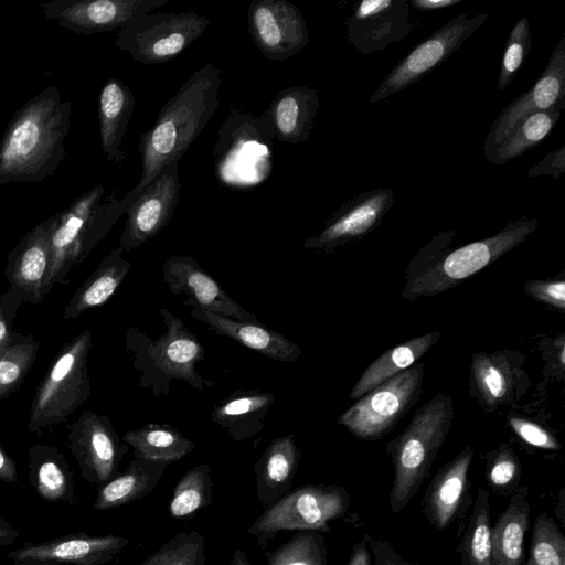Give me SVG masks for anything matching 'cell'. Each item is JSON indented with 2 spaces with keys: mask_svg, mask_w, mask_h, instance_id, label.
Masks as SVG:
<instances>
[{
  "mask_svg": "<svg viewBox=\"0 0 565 565\" xmlns=\"http://www.w3.org/2000/svg\"><path fill=\"white\" fill-rule=\"evenodd\" d=\"M220 87V68L207 63L162 106L139 139L142 171L135 188L120 200L124 213L164 167L181 160L217 109Z\"/></svg>",
  "mask_w": 565,
  "mask_h": 565,
  "instance_id": "1",
  "label": "cell"
},
{
  "mask_svg": "<svg viewBox=\"0 0 565 565\" xmlns=\"http://www.w3.org/2000/svg\"><path fill=\"white\" fill-rule=\"evenodd\" d=\"M72 104L56 86L29 99L11 118L0 140V185L39 182L51 177L65 158Z\"/></svg>",
  "mask_w": 565,
  "mask_h": 565,
  "instance_id": "2",
  "label": "cell"
},
{
  "mask_svg": "<svg viewBox=\"0 0 565 565\" xmlns=\"http://www.w3.org/2000/svg\"><path fill=\"white\" fill-rule=\"evenodd\" d=\"M159 313L166 323V332L157 339L150 338L137 327L125 332V349L132 358V366L140 372L138 384L150 388L154 397L168 395L175 380L204 392L213 381L203 377L195 365L205 359L199 338L184 322L167 308Z\"/></svg>",
  "mask_w": 565,
  "mask_h": 565,
  "instance_id": "3",
  "label": "cell"
},
{
  "mask_svg": "<svg viewBox=\"0 0 565 565\" xmlns=\"http://www.w3.org/2000/svg\"><path fill=\"white\" fill-rule=\"evenodd\" d=\"M455 418L452 397L439 392L416 409L406 428L387 443L394 466L390 505L401 512L417 493Z\"/></svg>",
  "mask_w": 565,
  "mask_h": 565,
  "instance_id": "4",
  "label": "cell"
},
{
  "mask_svg": "<svg viewBox=\"0 0 565 565\" xmlns=\"http://www.w3.org/2000/svg\"><path fill=\"white\" fill-rule=\"evenodd\" d=\"M106 190L95 185L77 196L66 209L55 213V221L49 237L50 265L43 295L55 284H70L68 273L83 263L96 244L125 214L120 200L115 195L105 196Z\"/></svg>",
  "mask_w": 565,
  "mask_h": 565,
  "instance_id": "5",
  "label": "cell"
},
{
  "mask_svg": "<svg viewBox=\"0 0 565 565\" xmlns=\"http://www.w3.org/2000/svg\"><path fill=\"white\" fill-rule=\"evenodd\" d=\"M92 331L85 330L66 342L40 382L31 403L26 429L43 428L67 420L90 396L88 354Z\"/></svg>",
  "mask_w": 565,
  "mask_h": 565,
  "instance_id": "6",
  "label": "cell"
},
{
  "mask_svg": "<svg viewBox=\"0 0 565 565\" xmlns=\"http://www.w3.org/2000/svg\"><path fill=\"white\" fill-rule=\"evenodd\" d=\"M539 226L536 218L523 216L510 221L497 234L445 252L430 267L406 280L402 296L406 300L431 297L470 278L521 245Z\"/></svg>",
  "mask_w": 565,
  "mask_h": 565,
  "instance_id": "7",
  "label": "cell"
},
{
  "mask_svg": "<svg viewBox=\"0 0 565 565\" xmlns=\"http://www.w3.org/2000/svg\"><path fill=\"white\" fill-rule=\"evenodd\" d=\"M350 504V494L340 486L303 484L288 491L265 509L248 527L260 548L285 531L329 532V522L342 518Z\"/></svg>",
  "mask_w": 565,
  "mask_h": 565,
  "instance_id": "8",
  "label": "cell"
},
{
  "mask_svg": "<svg viewBox=\"0 0 565 565\" xmlns=\"http://www.w3.org/2000/svg\"><path fill=\"white\" fill-rule=\"evenodd\" d=\"M210 20L195 12L148 13L116 34L115 45L140 64L166 63L183 53L207 29Z\"/></svg>",
  "mask_w": 565,
  "mask_h": 565,
  "instance_id": "9",
  "label": "cell"
},
{
  "mask_svg": "<svg viewBox=\"0 0 565 565\" xmlns=\"http://www.w3.org/2000/svg\"><path fill=\"white\" fill-rule=\"evenodd\" d=\"M424 376L425 365L415 363L360 397L337 418L338 424L359 439H381L416 404Z\"/></svg>",
  "mask_w": 565,
  "mask_h": 565,
  "instance_id": "10",
  "label": "cell"
},
{
  "mask_svg": "<svg viewBox=\"0 0 565 565\" xmlns=\"http://www.w3.org/2000/svg\"><path fill=\"white\" fill-rule=\"evenodd\" d=\"M488 18V13L468 17L462 12L440 26L397 62L371 95L370 103L388 98L419 81L452 55Z\"/></svg>",
  "mask_w": 565,
  "mask_h": 565,
  "instance_id": "11",
  "label": "cell"
},
{
  "mask_svg": "<svg viewBox=\"0 0 565 565\" xmlns=\"http://www.w3.org/2000/svg\"><path fill=\"white\" fill-rule=\"evenodd\" d=\"M66 440L84 479L97 486L119 475V465L129 447L106 415L88 409L68 426Z\"/></svg>",
  "mask_w": 565,
  "mask_h": 565,
  "instance_id": "12",
  "label": "cell"
},
{
  "mask_svg": "<svg viewBox=\"0 0 565 565\" xmlns=\"http://www.w3.org/2000/svg\"><path fill=\"white\" fill-rule=\"evenodd\" d=\"M247 24L254 44L270 61L285 62L309 42L302 13L286 0H253L247 10Z\"/></svg>",
  "mask_w": 565,
  "mask_h": 565,
  "instance_id": "13",
  "label": "cell"
},
{
  "mask_svg": "<svg viewBox=\"0 0 565 565\" xmlns=\"http://www.w3.org/2000/svg\"><path fill=\"white\" fill-rule=\"evenodd\" d=\"M170 0H51L42 3L45 18L77 34L92 35L122 29Z\"/></svg>",
  "mask_w": 565,
  "mask_h": 565,
  "instance_id": "14",
  "label": "cell"
},
{
  "mask_svg": "<svg viewBox=\"0 0 565 565\" xmlns=\"http://www.w3.org/2000/svg\"><path fill=\"white\" fill-rule=\"evenodd\" d=\"M393 203L394 193L386 188L359 193L326 221L319 234L307 238L303 247L315 253H332L360 241L380 226Z\"/></svg>",
  "mask_w": 565,
  "mask_h": 565,
  "instance_id": "15",
  "label": "cell"
},
{
  "mask_svg": "<svg viewBox=\"0 0 565 565\" xmlns=\"http://www.w3.org/2000/svg\"><path fill=\"white\" fill-rule=\"evenodd\" d=\"M469 374L470 395L486 412L518 402L531 385L524 355L508 349L475 353Z\"/></svg>",
  "mask_w": 565,
  "mask_h": 565,
  "instance_id": "16",
  "label": "cell"
},
{
  "mask_svg": "<svg viewBox=\"0 0 565 565\" xmlns=\"http://www.w3.org/2000/svg\"><path fill=\"white\" fill-rule=\"evenodd\" d=\"M179 161L164 167L127 210L119 246L129 253L170 222L180 199Z\"/></svg>",
  "mask_w": 565,
  "mask_h": 565,
  "instance_id": "17",
  "label": "cell"
},
{
  "mask_svg": "<svg viewBox=\"0 0 565 565\" xmlns=\"http://www.w3.org/2000/svg\"><path fill=\"white\" fill-rule=\"evenodd\" d=\"M565 107V34L554 46L547 65L534 85L514 98L495 118L484 140V156L527 115Z\"/></svg>",
  "mask_w": 565,
  "mask_h": 565,
  "instance_id": "18",
  "label": "cell"
},
{
  "mask_svg": "<svg viewBox=\"0 0 565 565\" xmlns=\"http://www.w3.org/2000/svg\"><path fill=\"white\" fill-rule=\"evenodd\" d=\"M162 278L175 296H184L182 305L232 319L260 322L244 309L200 264L188 255H172L162 264Z\"/></svg>",
  "mask_w": 565,
  "mask_h": 565,
  "instance_id": "19",
  "label": "cell"
},
{
  "mask_svg": "<svg viewBox=\"0 0 565 565\" xmlns=\"http://www.w3.org/2000/svg\"><path fill=\"white\" fill-rule=\"evenodd\" d=\"M414 30L405 0H363L348 20V40L362 54L384 51Z\"/></svg>",
  "mask_w": 565,
  "mask_h": 565,
  "instance_id": "20",
  "label": "cell"
},
{
  "mask_svg": "<svg viewBox=\"0 0 565 565\" xmlns=\"http://www.w3.org/2000/svg\"><path fill=\"white\" fill-rule=\"evenodd\" d=\"M55 214L25 233L9 253L4 275L23 303L39 305L49 271V237Z\"/></svg>",
  "mask_w": 565,
  "mask_h": 565,
  "instance_id": "21",
  "label": "cell"
},
{
  "mask_svg": "<svg viewBox=\"0 0 565 565\" xmlns=\"http://www.w3.org/2000/svg\"><path fill=\"white\" fill-rule=\"evenodd\" d=\"M129 544L119 535L75 534L39 544H25L8 557L15 563L35 561L66 565H106Z\"/></svg>",
  "mask_w": 565,
  "mask_h": 565,
  "instance_id": "22",
  "label": "cell"
},
{
  "mask_svg": "<svg viewBox=\"0 0 565 565\" xmlns=\"http://www.w3.org/2000/svg\"><path fill=\"white\" fill-rule=\"evenodd\" d=\"M190 316L205 324L210 331L230 338L268 359L290 363L298 361L302 354L298 344L262 322L241 321L202 309H192Z\"/></svg>",
  "mask_w": 565,
  "mask_h": 565,
  "instance_id": "23",
  "label": "cell"
},
{
  "mask_svg": "<svg viewBox=\"0 0 565 565\" xmlns=\"http://www.w3.org/2000/svg\"><path fill=\"white\" fill-rule=\"evenodd\" d=\"M472 458V448L465 447L437 471L427 488L423 513L440 531L448 526L461 503Z\"/></svg>",
  "mask_w": 565,
  "mask_h": 565,
  "instance_id": "24",
  "label": "cell"
},
{
  "mask_svg": "<svg viewBox=\"0 0 565 565\" xmlns=\"http://www.w3.org/2000/svg\"><path fill=\"white\" fill-rule=\"evenodd\" d=\"M300 451L292 434L274 438L256 463V499L268 508L290 491L297 473Z\"/></svg>",
  "mask_w": 565,
  "mask_h": 565,
  "instance_id": "25",
  "label": "cell"
},
{
  "mask_svg": "<svg viewBox=\"0 0 565 565\" xmlns=\"http://www.w3.org/2000/svg\"><path fill=\"white\" fill-rule=\"evenodd\" d=\"M275 402V394L255 388L232 392L214 404L211 420L241 443L260 433Z\"/></svg>",
  "mask_w": 565,
  "mask_h": 565,
  "instance_id": "26",
  "label": "cell"
},
{
  "mask_svg": "<svg viewBox=\"0 0 565 565\" xmlns=\"http://www.w3.org/2000/svg\"><path fill=\"white\" fill-rule=\"evenodd\" d=\"M319 107V97L313 88L298 85L282 89L271 100L267 113L274 135L287 143L306 141Z\"/></svg>",
  "mask_w": 565,
  "mask_h": 565,
  "instance_id": "27",
  "label": "cell"
},
{
  "mask_svg": "<svg viewBox=\"0 0 565 565\" xmlns=\"http://www.w3.org/2000/svg\"><path fill=\"white\" fill-rule=\"evenodd\" d=\"M130 87L118 78L107 79L98 95V124L103 152L106 159L119 164L126 153L121 149L135 109Z\"/></svg>",
  "mask_w": 565,
  "mask_h": 565,
  "instance_id": "28",
  "label": "cell"
},
{
  "mask_svg": "<svg viewBox=\"0 0 565 565\" xmlns=\"http://www.w3.org/2000/svg\"><path fill=\"white\" fill-rule=\"evenodd\" d=\"M124 253L118 246L102 259L65 306L63 319H75L89 309L105 305L115 295L131 267Z\"/></svg>",
  "mask_w": 565,
  "mask_h": 565,
  "instance_id": "29",
  "label": "cell"
},
{
  "mask_svg": "<svg viewBox=\"0 0 565 565\" xmlns=\"http://www.w3.org/2000/svg\"><path fill=\"white\" fill-rule=\"evenodd\" d=\"M529 524L527 490L520 487L491 529V565L524 564V539Z\"/></svg>",
  "mask_w": 565,
  "mask_h": 565,
  "instance_id": "30",
  "label": "cell"
},
{
  "mask_svg": "<svg viewBox=\"0 0 565 565\" xmlns=\"http://www.w3.org/2000/svg\"><path fill=\"white\" fill-rule=\"evenodd\" d=\"M439 331H430L383 352L361 374L349 398L359 399L384 381L407 370L423 358L439 340Z\"/></svg>",
  "mask_w": 565,
  "mask_h": 565,
  "instance_id": "31",
  "label": "cell"
},
{
  "mask_svg": "<svg viewBox=\"0 0 565 565\" xmlns=\"http://www.w3.org/2000/svg\"><path fill=\"white\" fill-rule=\"evenodd\" d=\"M167 467L135 457L124 473L100 486L93 508L104 511L148 497L156 489Z\"/></svg>",
  "mask_w": 565,
  "mask_h": 565,
  "instance_id": "32",
  "label": "cell"
},
{
  "mask_svg": "<svg viewBox=\"0 0 565 565\" xmlns=\"http://www.w3.org/2000/svg\"><path fill=\"white\" fill-rule=\"evenodd\" d=\"M130 446L136 458L171 465L195 448V443L169 424L148 423L128 430L121 437Z\"/></svg>",
  "mask_w": 565,
  "mask_h": 565,
  "instance_id": "33",
  "label": "cell"
},
{
  "mask_svg": "<svg viewBox=\"0 0 565 565\" xmlns=\"http://www.w3.org/2000/svg\"><path fill=\"white\" fill-rule=\"evenodd\" d=\"M30 479L39 495L51 502L70 501L73 497V475L57 448L33 445L28 451Z\"/></svg>",
  "mask_w": 565,
  "mask_h": 565,
  "instance_id": "34",
  "label": "cell"
},
{
  "mask_svg": "<svg viewBox=\"0 0 565 565\" xmlns=\"http://www.w3.org/2000/svg\"><path fill=\"white\" fill-rule=\"evenodd\" d=\"M561 110L535 111L524 117L486 157L494 164H505L541 143L559 121Z\"/></svg>",
  "mask_w": 565,
  "mask_h": 565,
  "instance_id": "35",
  "label": "cell"
},
{
  "mask_svg": "<svg viewBox=\"0 0 565 565\" xmlns=\"http://www.w3.org/2000/svg\"><path fill=\"white\" fill-rule=\"evenodd\" d=\"M491 529L489 492L480 488L465 535L458 546L461 565H491Z\"/></svg>",
  "mask_w": 565,
  "mask_h": 565,
  "instance_id": "36",
  "label": "cell"
},
{
  "mask_svg": "<svg viewBox=\"0 0 565 565\" xmlns=\"http://www.w3.org/2000/svg\"><path fill=\"white\" fill-rule=\"evenodd\" d=\"M211 502V467L201 463L189 469L175 484L169 513L174 519H185L209 507Z\"/></svg>",
  "mask_w": 565,
  "mask_h": 565,
  "instance_id": "37",
  "label": "cell"
},
{
  "mask_svg": "<svg viewBox=\"0 0 565 565\" xmlns=\"http://www.w3.org/2000/svg\"><path fill=\"white\" fill-rule=\"evenodd\" d=\"M39 345L33 335L14 331L10 342L0 350V399L20 387L35 361Z\"/></svg>",
  "mask_w": 565,
  "mask_h": 565,
  "instance_id": "38",
  "label": "cell"
},
{
  "mask_svg": "<svg viewBox=\"0 0 565 565\" xmlns=\"http://www.w3.org/2000/svg\"><path fill=\"white\" fill-rule=\"evenodd\" d=\"M266 557L267 565H327V547L320 533L299 531Z\"/></svg>",
  "mask_w": 565,
  "mask_h": 565,
  "instance_id": "39",
  "label": "cell"
},
{
  "mask_svg": "<svg viewBox=\"0 0 565 565\" xmlns=\"http://www.w3.org/2000/svg\"><path fill=\"white\" fill-rule=\"evenodd\" d=\"M205 539L196 530L182 531L137 565H205Z\"/></svg>",
  "mask_w": 565,
  "mask_h": 565,
  "instance_id": "40",
  "label": "cell"
},
{
  "mask_svg": "<svg viewBox=\"0 0 565 565\" xmlns=\"http://www.w3.org/2000/svg\"><path fill=\"white\" fill-rule=\"evenodd\" d=\"M523 565H565V537L546 513L535 519L529 557Z\"/></svg>",
  "mask_w": 565,
  "mask_h": 565,
  "instance_id": "41",
  "label": "cell"
},
{
  "mask_svg": "<svg viewBox=\"0 0 565 565\" xmlns=\"http://www.w3.org/2000/svg\"><path fill=\"white\" fill-rule=\"evenodd\" d=\"M531 28L526 17H521L510 31L503 51L497 87L505 89L514 79L531 49Z\"/></svg>",
  "mask_w": 565,
  "mask_h": 565,
  "instance_id": "42",
  "label": "cell"
},
{
  "mask_svg": "<svg viewBox=\"0 0 565 565\" xmlns=\"http://www.w3.org/2000/svg\"><path fill=\"white\" fill-rule=\"evenodd\" d=\"M522 466L514 450L507 444H501L488 459L487 480L491 489L508 495L515 491L521 479Z\"/></svg>",
  "mask_w": 565,
  "mask_h": 565,
  "instance_id": "43",
  "label": "cell"
},
{
  "mask_svg": "<svg viewBox=\"0 0 565 565\" xmlns=\"http://www.w3.org/2000/svg\"><path fill=\"white\" fill-rule=\"evenodd\" d=\"M508 423L511 429L526 444L546 450H558V439L546 428L522 416L510 414Z\"/></svg>",
  "mask_w": 565,
  "mask_h": 565,
  "instance_id": "44",
  "label": "cell"
},
{
  "mask_svg": "<svg viewBox=\"0 0 565 565\" xmlns=\"http://www.w3.org/2000/svg\"><path fill=\"white\" fill-rule=\"evenodd\" d=\"M524 291L536 301L561 311L565 310V281L563 279L529 280Z\"/></svg>",
  "mask_w": 565,
  "mask_h": 565,
  "instance_id": "45",
  "label": "cell"
},
{
  "mask_svg": "<svg viewBox=\"0 0 565 565\" xmlns=\"http://www.w3.org/2000/svg\"><path fill=\"white\" fill-rule=\"evenodd\" d=\"M21 305H23L22 300L11 288L0 296V350L10 342L13 335V320Z\"/></svg>",
  "mask_w": 565,
  "mask_h": 565,
  "instance_id": "46",
  "label": "cell"
},
{
  "mask_svg": "<svg viewBox=\"0 0 565 565\" xmlns=\"http://www.w3.org/2000/svg\"><path fill=\"white\" fill-rule=\"evenodd\" d=\"M565 170V147H559L556 150L547 153L537 164L527 171L529 177H543L552 175L558 179Z\"/></svg>",
  "mask_w": 565,
  "mask_h": 565,
  "instance_id": "47",
  "label": "cell"
},
{
  "mask_svg": "<svg viewBox=\"0 0 565 565\" xmlns=\"http://www.w3.org/2000/svg\"><path fill=\"white\" fill-rule=\"evenodd\" d=\"M371 542L375 556V565H418L404 561L385 542L374 540Z\"/></svg>",
  "mask_w": 565,
  "mask_h": 565,
  "instance_id": "48",
  "label": "cell"
},
{
  "mask_svg": "<svg viewBox=\"0 0 565 565\" xmlns=\"http://www.w3.org/2000/svg\"><path fill=\"white\" fill-rule=\"evenodd\" d=\"M0 480L15 482L18 480L17 467L13 459L0 446Z\"/></svg>",
  "mask_w": 565,
  "mask_h": 565,
  "instance_id": "49",
  "label": "cell"
},
{
  "mask_svg": "<svg viewBox=\"0 0 565 565\" xmlns=\"http://www.w3.org/2000/svg\"><path fill=\"white\" fill-rule=\"evenodd\" d=\"M366 542V537H363L353 546L347 565H371Z\"/></svg>",
  "mask_w": 565,
  "mask_h": 565,
  "instance_id": "50",
  "label": "cell"
},
{
  "mask_svg": "<svg viewBox=\"0 0 565 565\" xmlns=\"http://www.w3.org/2000/svg\"><path fill=\"white\" fill-rule=\"evenodd\" d=\"M462 0H412L409 3L414 9L423 12L446 9L456 6Z\"/></svg>",
  "mask_w": 565,
  "mask_h": 565,
  "instance_id": "51",
  "label": "cell"
},
{
  "mask_svg": "<svg viewBox=\"0 0 565 565\" xmlns=\"http://www.w3.org/2000/svg\"><path fill=\"white\" fill-rule=\"evenodd\" d=\"M19 532L0 515V545L6 546L15 542Z\"/></svg>",
  "mask_w": 565,
  "mask_h": 565,
  "instance_id": "52",
  "label": "cell"
},
{
  "mask_svg": "<svg viewBox=\"0 0 565 565\" xmlns=\"http://www.w3.org/2000/svg\"><path fill=\"white\" fill-rule=\"evenodd\" d=\"M230 565H252V564L248 561L245 552L242 548H236L232 556Z\"/></svg>",
  "mask_w": 565,
  "mask_h": 565,
  "instance_id": "53",
  "label": "cell"
},
{
  "mask_svg": "<svg viewBox=\"0 0 565 565\" xmlns=\"http://www.w3.org/2000/svg\"><path fill=\"white\" fill-rule=\"evenodd\" d=\"M13 565H54V563L26 561V562L15 563Z\"/></svg>",
  "mask_w": 565,
  "mask_h": 565,
  "instance_id": "54",
  "label": "cell"
}]
</instances>
